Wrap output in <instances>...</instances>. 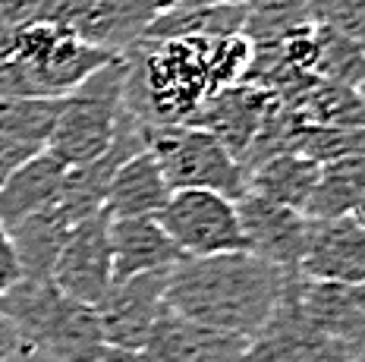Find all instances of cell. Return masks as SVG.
Listing matches in <instances>:
<instances>
[{"label": "cell", "mask_w": 365, "mask_h": 362, "mask_svg": "<svg viewBox=\"0 0 365 362\" xmlns=\"http://www.w3.org/2000/svg\"><path fill=\"white\" fill-rule=\"evenodd\" d=\"M246 6V26H242V38L252 48L280 41L290 29L309 22L302 0H240Z\"/></svg>", "instance_id": "obj_25"}, {"label": "cell", "mask_w": 365, "mask_h": 362, "mask_svg": "<svg viewBox=\"0 0 365 362\" xmlns=\"http://www.w3.org/2000/svg\"><path fill=\"white\" fill-rule=\"evenodd\" d=\"M151 6H155V13H164V10H173V6H180L182 0H148Z\"/></svg>", "instance_id": "obj_33"}, {"label": "cell", "mask_w": 365, "mask_h": 362, "mask_svg": "<svg viewBox=\"0 0 365 362\" xmlns=\"http://www.w3.org/2000/svg\"><path fill=\"white\" fill-rule=\"evenodd\" d=\"M315 79L337 82V86L359 88L365 82V48L331 29L318 26V57H315Z\"/></svg>", "instance_id": "obj_24"}, {"label": "cell", "mask_w": 365, "mask_h": 362, "mask_svg": "<svg viewBox=\"0 0 365 362\" xmlns=\"http://www.w3.org/2000/svg\"><path fill=\"white\" fill-rule=\"evenodd\" d=\"M252 252H224L208 259H182L167 274L164 303L173 315L220 331L252 337L280 303L287 277Z\"/></svg>", "instance_id": "obj_2"}, {"label": "cell", "mask_w": 365, "mask_h": 362, "mask_svg": "<svg viewBox=\"0 0 365 362\" xmlns=\"http://www.w3.org/2000/svg\"><path fill=\"white\" fill-rule=\"evenodd\" d=\"M170 271H151V274L113 281L110 290L95 306L104 328V341L113 350L139 353L155 331L158 319L167 312L164 290Z\"/></svg>", "instance_id": "obj_9"}, {"label": "cell", "mask_w": 365, "mask_h": 362, "mask_svg": "<svg viewBox=\"0 0 365 362\" xmlns=\"http://www.w3.org/2000/svg\"><path fill=\"white\" fill-rule=\"evenodd\" d=\"M38 152L29 145H19V142H6L0 139V183H4L6 177H10L13 170L19 167V164H26L29 157H35Z\"/></svg>", "instance_id": "obj_29"}, {"label": "cell", "mask_w": 365, "mask_h": 362, "mask_svg": "<svg viewBox=\"0 0 365 362\" xmlns=\"http://www.w3.org/2000/svg\"><path fill=\"white\" fill-rule=\"evenodd\" d=\"M318 167L322 164L309 161L299 152L274 155L268 161L255 164L252 170H246V192L262 195V199L277 202V205L306 211V202L318 180Z\"/></svg>", "instance_id": "obj_19"}, {"label": "cell", "mask_w": 365, "mask_h": 362, "mask_svg": "<svg viewBox=\"0 0 365 362\" xmlns=\"http://www.w3.org/2000/svg\"><path fill=\"white\" fill-rule=\"evenodd\" d=\"M365 199V157H340L318 167L315 190H312L302 214L312 221L346 217Z\"/></svg>", "instance_id": "obj_21"}, {"label": "cell", "mask_w": 365, "mask_h": 362, "mask_svg": "<svg viewBox=\"0 0 365 362\" xmlns=\"http://www.w3.org/2000/svg\"><path fill=\"white\" fill-rule=\"evenodd\" d=\"M51 281L70 299L86 306H98L113 284V259H110V217L104 211L79 221L70 230L60 249Z\"/></svg>", "instance_id": "obj_8"}, {"label": "cell", "mask_w": 365, "mask_h": 362, "mask_svg": "<svg viewBox=\"0 0 365 362\" xmlns=\"http://www.w3.org/2000/svg\"><path fill=\"white\" fill-rule=\"evenodd\" d=\"M353 217H356V221H359V224H362V227H365V199L359 202V208H356V211H353Z\"/></svg>", "instance_id": "obj_34"}, {"label": "cell", "mask_w": 365, "mask_h": 362, "mask_svg": "<svg viewBox=\"0 0 365 362\" xmlns=\"http://www.w3.org/2000/svg\"><path fill=\"white\" fill-rule=\"evenodd\" d=\"M237 217L242 239H246V252L280 271H299V262L309 246L312 217L252 192L237 199Z\"/></svg>", "instance_id": "obj_10"}, {"label": "cell", "mask_w": 365, "mask_h": 362, "mask_svg": "<svg viewBox=\"0 0 365 362\" xmlns=\"http://www.w3.org/2000/svg\"><path fill=\"white\" fill-rule=\"evenodd\" d=\"M167 199H170V186L155 155L139 152L113 170L101 211L108 217H158Z\"/></svg>", "instance_id": "obj_16"}, {"label": "cell", "mask_w": 365, "mask_h": 362, "mask_svg": "<svg viewBox=\"0 0 365 362\" xmlns=\"http://www.w3.org/2000/svg\"><path fill=\"white\" fill-rule=\"evenodd\" d=\"M95 362H145V359H142V353L113 350V346H108V350H104V356H98Z\"/></svg>", "instance_id": "obj_32"}, {"label": "cell", "mask_w": 365, "mask_h": 362, "mask_svg": "<svg viewBox=\"0 0 365 362\" xmlns=\"http://www.w3.org/2000/svg\"><path fill=\"white\" fill-rule=\"evenodd\" d=\"M66 167L44 148L26 164H19L10 177L0 183V224L13 227L22 217L54 205Z\"/></svg>", "instance_id": "obj_17"}, {"label": "cell", "mask_w": 365, "mask_h": 362, "mask_svg": "<svg viewBox=\"0 0 365 362\" xmlns=\"http://www.w3.org/2000/svg\"><path fill=\"white\" fill-rule=\"evenodd\" d=\"M6 230H10V239L16 246L22 277H51L54 262L66 243V237H70L73 224L54 205H48L35 211V214L22 217V221H16Z\"/></svg>", "instance_id": "obj_20"}, {"label": "cell", "mask_w": 365, "mask_h": 362, "mask_svg": "<svg viewBox=\"0 0 365 362\" xmlns=\"http://www.w3.org/2000/svg\"><path fill=\"white\" fill-rule=\"evenodd\" d=\"M123 108L148 126L189 123L211 95L237 86L252 63V44L230 38L142 41L126 54Z\"/></svg>", "instance_id": "obj_1"}, {"label": "cell", "mask_w": 365, "mask_h": 362, "mask_svg": "<svg viewBox=\"0 0 365 362\" xmlns=\"http://www.w3.org/2000/svg\"><path fill=\"white\" fill-rule=\"evenodd\" d=\"M359 92H362V98H365V82H362V86H359Z\"/></svg>", "instance_id": "obj_35"}, {"label": "cell", "mask_w": 365, "mask_h": 362, "mask_svg": "<svg viewBox=\"0 0 365 362\" xmlns=\"http://www.w3.org/2000/svg\"><path fill=\"white\" fill-rule=\"evenodd\" d=\"M38 350L48 353L54 362H95L98 356H104L108 341H104V328L95 306L66 296L60 312L51 319L44 337L38 341Z\"/></svg>", "instance_id": "obj_18"}, {"label": "cell", "mask_w": 365, "mask_h": 362, "mask_svg": "<svg viewBox=\"0 0 365 362\" xmlns=\"http://www.w3.org/2000/svg\"><path fill=\"white\" fill-rule=\"evenodd\" d=\"M299 274L309 281L365 284V227L353 214L312 221Z\"/></svg>", "instance_id": "obj_12"}, {"label": "cell", "mask_w": 365, "mask_h": 362, "mask_svg": "<svg viewBox=\"0 0 365 362\" xmlns=\"http://www.w3.org/2000/svg\"><path fill=\"white\" fill-rule=\"evenodd\" d=\"M302 6L309 22L365 48V0H302Z\"/></svg>", "instance_id": "obj_26"}, {"label": "cell", "mask_w": 365, "mask_h": 362, "mask_svg": "<svg viewBox=\"0 0 365 362\" xmlns=\"http://www.w3.org/2000/svg\"><path fill=\"white\" fill-rule=\"evenodd\" d=\"M19 41V29H4L0 26V60H10Z\"/></svg>", "instance_id": "obj_31"}, {"label": "cell", "mask_w": 365, "mask_h": 362, "mask_svg": "<svg viewBox=\"0 0 365 362\" xmlns=\"http://www.w3.org/2000/svg\"><path fill=\"white\" fill-rule=\"evenodd\" d=\"M41 0H0V26L4 29H22L38 19Z\"/></svg>", "instance_id": "obj_28"}, {"label": "cell", "mask_w": 365, "mask_h": 362, "mask_svg": "<svg viewBox=\"0 0 365 362\" xmlns=\"http://www.w3.org/2000/svg\"><path fill=\"white\" fill-rule=\"evenodd\" d=\"M16 281H22L19 255H16L13 239H10V230L0 224V293H6Z\"/></svg>", "instance_id": "obj_27"}, {"label": "cell", "mask_w": 365, "mask_h": 362, "mask_svg": "<svg viewBox=\"0 0 365 362\" xmlns=\"http://www.w3.org/2000/svg\"><path fill=\"white\" fill-rule=\"evenodd\" d=\"M271 101H274L271 92H262V88L249 86V82H237V86L211 95L189 117L186 126H199V130L211 133L237 161H242L246 148L252 145L258 126H262V117L268 114Z\"/></svg>", "instance_id": "obj_13"}, {"label": "cell", "mask_w": 365, "mask_h": 362, "mask_svg": "<svg viewBox=\"0 0 365 362\" xmlns=\"http://www.w3.org/2000/svg\"><path fill=\"white\" fill-rule=\"evenodd\" d=\"M13 60H19L32 73L44 98H63L76 86H82L95 70L110 63L113 54L82 41L70 29L29 22L19 29Z\"/></svg>", "instance_id": "obj_6"}, {"label": "cell", "mask_w": 365, "mask_h": 362, "mask_svg": "<svg viewBox=\"0 0 365 362\" xmlns=\"http://www.w3.org/2000/svg\"><path fill=\"white\" fill-rule=\"evenodd\" d=\"M309 126H365V98L359 88L312 79L296 98L284 101Z\"/></svg>", "instance_id": "obj_22"}, {"label": "cell", "mask_w": 365, "mask_h": 362, "mask_svg": "<svg viewBox=\"0 0 365 362\" xmlns=\"http://www.w3.org/2000/svg\"><path fill=\"white\" fill-rule=\"evenodd\" d=\"M186 259H208L224 252H246L240 230L237 202L208 190L170 192L161 214L155 217Z\"/></svg>", "instance_id": "obj_5"}, {"label": "cell", "mask_w": 365, "mask_h": 362, "mask_svg": "<svg viewBox=\"0 0 365 362\" xmlns=\"http://www.w3.org/2000/svg\"><path fill=\"white\" fill-rule=\"evenodd\" d=\"M110 259L113 281H129L151 271H170L186 255L155 217H110Z\"/></svg>", "instance_id": "obj_15"}, {"label": "cell", "mask_w": 365, "mask_h": 362, "mask_svg": "<svg viewBox=\"0 0 365 362\" xmlns=\"http://www.w3.org/2000/svg\"><path fill=\"white\" fill-rule=\"evenodd\" d=\"M296 306L315 331L334 341L353 362L365 356V284L296 281Z\"/></svg>", "instance_id": "obj_11"}, {"label": "cell", "mask_w": 365, "mask_h": 362, "mask_svg": "<svg viewBox=\"0 0 365 362\" xmlns=\"http://www.w3.org/2000/svg\"><path fill=\"white\" fill-rule=\"evenodd\" d=\"M246 341L192 324L167 309L139 353L145 362H242Z\"/></svg>", "instance_id": "obj_14"}, {"label": "cell", "mask_w": 365, "mask_h": 362, "mask_svg": "<svg viewBox=\"0 0 365 362\" xmlns=\"http://www.w3.org/2000/svg\"><path fill=\"white\" fill-rule=\"evenodd\" d=\"M22 350H26V343H22L19 331L13 328L4 312H0V362H13Z\"/></svg>", "instance_id": "obj_30"}, {"label": "cell", "mask_w": 365, "mask_h": 362, "mask_svg": "<svg viewBox=\"0 0 365 362\" xmlns=\"http://www.w3.org/2000/svg\"><path fill=\"white\" fill-rule=\"evenodd\" d=\"M60 101L63 98H6L0 101V139L44 152L57 126Z\"/></svg>", "instance_id": "obj_23"}, {"label": "cell", "mask_w": 365, "mask_h": 362, "mask_svg": "<svg viewBox=\"0 0 365 362\" xmlns=\"http://www.w3.org/2000/svg\"><path fill=\"white\" fill-rule=\"evenodd\" d=\"M126 57H113L101 70L76 86L60 101L57 126L48 139V152L63 167H86L108 155L113 135L123 120V86H126Z\"/></svg>", "instance_id": "obj_3"}, {"label": "cell", "mask_w": 365, "mask_h": 362, "mask_svg": "<svg viewBox=\"0 0 365 362\" xmlns=\"http://www.w3.org/2000/svg\"><path fill=\"white\" fill-rule=\"evenodd\" d=\"M299 271L287 277L271 319L246 341L242 362H353L334 341L315 331L296 306Z\"/></svg>", "instance_id": "obj_7"}, {"label": "cell", "mask_w": 365, "mask_h": 362, "mask_svg": "<svg viewBox=\"0 0 365 362\" xmlns=\"http://www.w3.org/2000/svg\"><path fill=\"white\" fill-rule=\"evenodd\" d=\"M148 152L155 155L170 192L208 190L233 202L246 195V167L199 126H151Z\"/></svg>", "instance_id": "obj_4"}]
</instances>
